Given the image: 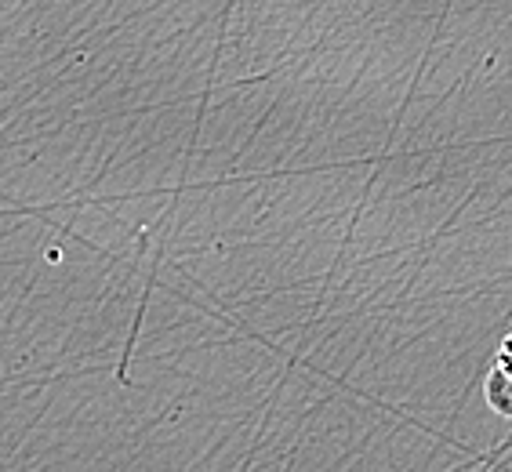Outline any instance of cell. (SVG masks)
<instances>
[{
	"instance_id": "6da1fadb",
	"label": "cell",
	"mask_w": 512,
	"mask_h": 472,
	"mask_svg": "<svg viewBox=\"0 0 512 472\" xmlns=\"http://www.w3.org/2000/svg\"><path fill=\"white\" fill-rule=\"evenodd\" d=\"M483 400L498 418H509L512 422V378L502 367H491L487 371V382H483Z\"/></svg>"
},
{
	"instance_id": "7a4b0ae2",
	"label": "cell",
	"mask_w": 512,
	"mask_h": 472,
	"mask_svg": "<svg viewBox=\"0 0 512 472\" xmlns=\"http://www.w3.org/2000/svg\"><path fill=\"white\" fill-rule=\"evenodd\" d=\"M494 367H502V371L512 378V331L502 338V345H498V356H494Z\"/></svg>"
}]
</instances>
